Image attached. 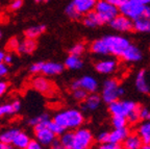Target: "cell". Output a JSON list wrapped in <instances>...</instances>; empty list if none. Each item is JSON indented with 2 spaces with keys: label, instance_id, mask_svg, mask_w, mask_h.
<instances>
[{
  "label": "cell",
  "instance_id": "32",
  "mask_svg": "<svg viewBox=\"0 0 150 149\" xmlns=\"http://www.w3.org/2000/svg\"><path fill=\"white\" fill-rule=\"evenodd\" d=\"M48 120H50L49 115L46 114V113H42V114L38 115V116L31 118L30 120L28 121V123H29V125H31V126H35V125H39V124L43 123V122L48 121Z\"/></svg>",
  "mask_w": 150,
  "mask_h": 149
},
{
  "label": "cell",
  "instance_id": "30",
  "mask_svg": "<svg viewBox=\"0 0 150 149\" xmlns=\"http://www.w3.org/2000/svg\"><path fill=\"white\" fill-rule=\"evenodd\" d=\"M16 114L15 107L13 103H3L0 104V118H2L4 116H9V115Z\"/></svg>",
  "mask_w": 150,
  "mask_h": 149
},
{
  "label": "cell",
  "instance_id": "23",
  "mask_svg": "<svg viewBox=\"0 0 150 149\" xmlns=\"http://www.w3.org/2000/svg\"><path fill=\"white\" fill-rule=\"evenodd\" d=\"M137 133L141 137L144 144L150 143V120H145L139 125Z\"/></svg>",
  "mask_w": 150,
  "mask_h": 149
},
{
  "label": "cell",
  "instance_id": "13",
  "mask_svg": "<svg viewBox=\"0 0 150 149\" xmlns=\"http://www.w3.org/2000/svg\"><path fill=\"white\" fill-rule=\"evenodd\" d=\"M142 51L137 46L131 44L125 49V51L121 55V58L126 63H138L142 60Z\"/></svg>",
  "mask_w": 150,
  "mask_h": 149
},
{
  "label": "cell",
  "instance_id": "42",
  "mask_svg": "<svg viewBox=\"0 0 150 149\" xmlns=\"http://www.w3.org/2000/svg\"><path fill=\"white\" fill-rule=\"evenodd\" d=\"M7 89H8V84H7V82L0 79V97H2V96L6 93Z\"/></svg>",
  "mask_w": 150,
  "mask_h": 149
},
{
  "label": "cell",
  "instance_id": "14",
  "mask_svg": "<svg viewBox=\"0 0 150 149\" xmlns=\"http://www.w3.org/2000/svg\"><path fill=\"white\" fill-rule=\"evenodd\" d=\"M102 98L96 93L89 94L86 100L81 103V110L82 112H94L96 111L101 104Z\"/></svg>",
  "mask_w": 150,
  "mask_h": 149
},
{
  "label": "cell",
  "instance_id": "46",
  "mask_svg": "<svg viewBox=\"0 0 150 149\" xmlns=\"http://www.w3.org/2000/svg\"><path fill=\"white\" fill-rule=\"evenodd\" d=\"M13 61H14V57L11 53H5V56H4V64H6L7 66L13 64Z\"/></svg>",
  "mask_w": 150,
  "mask_h": 149
},
{
  "label": "cell",
  "instance_id": "8",
  "mask_svg": "<svg viewBox=\"0 0 150 149\" xmlns=\"http://www.w3.org/2000/svg\"><path fill=\"white\" fill-rule=\"evenodd\" d=\"M98 82L96 80V78H94L93 76H90V75H84L81 78L76 79L71 84L70 89L71 91L73 90H76V89H82L86 92H88L89 94L92 93H96L97 90H98Z\"/></svg>",
  "mask_w": 150,
  "mask_h": 149
},
{
  "label": "cell",
  "instance_id": "28",
  "mask_svg": "<svg viewBox=\"0 0 150 149\" xmlns=\"http://www.w3.org/2000/svg\"><path fill=\"white\" fill-rule=\"evenodd\" d=\"M72 139H73V131H66L63 135L59 137V142L63 146H65L67 149L71 148L72 145Z\"/></svg>",
  "mask_w": 150,
  "mask_h": 149
},
{
  "label": "cell",
  "instance_id": "39",
  "mask_svg": "<svg viewBox=\"0 0 150 149\" xmlns=\"http://www.w3.org/2000/svg\"><path fill=\"white\" fill-rule=\"evenodd\" d=\"M43 63L44 62H37V63H33V65L29 68V71H30L33 74H39V73H42V67Z\"/></svg>",
  "mask_w": 150,
  "mask_h": 149
},
{
  "label": "cell",
  "instance_id": "27",
  "mask_svg": "<svg viewBox=\"0 0 150 149\" xmlns=\"http://www.w3.org/2000/svg\"><path fill=\"white\" fill-rule=\"evenodd\" d=\"M46 31V26L45 25H37V26H31V27L27 28L25 31V37L29 38V39H37L39 35L44 33Z\"/></svg>",
  "mask_w": 150,
  "mask_h": 149
},
{
  "label": "cell",
  "instance_id": "47",
  "mask_svg": "<svg viewBox=\"0 0 150 149\" xmlns=\"http://www.w3.org/2000/svg\"><path fill=\"white\" fill-rule=\"evenodd\" d=\"M50 149H67V148H66L65 146H63L59 141H55V142L50 146Z\"/></svg>",
  "mask_w": 150,
  "mask_h": 149
},
{
  "label": "cell",
  "instance_id": "45",
  "mask_svg": "<svg viewBox=\"0 0 150 149\" xmlns=\"http://www.w3.org/2000/svg\"><path fill=\"white\" fill-rule=\"evenodd\" d=\"M106 1H108V2H110V4L115 5V6H117V7H119V9H120L122 5L126 2L127 0H106Z\"/></svg>",
  "mask_w": 150,
  "mask_h": 149
},
{
  "label": "cell",
  "instance_id": "24",
  "mask_svg": "<svg viewBox=\"0 0 150 149\" xmlns=\"http://www.w3.org/2000/svg\"><path fill=\"white\" fill-rule=\"evenodd\" d=\"M19 131H20V129H18V128H8V129H5L2 133H0V142L12 145L14 140L16 139L17 135L19 133Z\"/></svg>",
  "mask_w": 150,
  "mask_h": 149
},
{
  "label": "cell",
  "instance_id": "53",
  "mask_svg": "<svg viewBox=\"0 0 150 149\" xmlns=\"http://www.w3.org/2000/svg\"><path fill=\"white\" fill-rule=\"evenodd\" d=\"M37 3H40V2H44V0H35Z\"/></svg>",
  "mask_w": 150,
  "mask_h": 149
},
{
  "label": "cell",
  "instance_id": "51",
  "mask_svg": "<svg viewBox=\"0 0 150 149\" xmlns=\"http://www.w3.org/2000/svg\"><path fill=\"white\" fill-rule=\"evenodd\" d=\"M138 1L143 5H150V0H138Z\"/></svg>",
  "mask_w": 150,
  "mask_h": 149
},
{
  "label": "cell",
  "instance_id": "38",
  "mask_svg": "<svg viewBox=\"0 0 150 149\" xmlns=\"http://www.w3.org/2000/svg\"><path fill=\"white\" fill-rule=\"evenodd\" d=\"M96 141L98 144L110 142V131H101L96 137Z\"/></svg>",
  "mask_w": 150,
  "mask_h": 149
},
{
  "label": "cell",
  "instance_id": "36",
  "mask_svg": "<svg viewBox=\"0 0 150 149\" xmlns=\"http://www.w3.org/2000/svg\"><path fill=\"white\" fill-rule=\"evenodd\" d=\"M19 46H20V41L17 39L16 37L14 38H11L8 40V42L6 44V48L11 51H15V50H18Z\"/></svg>",
  "mask_w": 150,
  "mask_h": 149
},
{
  "label": "cell",
  "instance_id": "40",
  "mask_svg": "<svg viewBox=\"0 0 150 149\" xmlns=\"http://www.w3.org/2000/svg\"><path fill=\"white\" fill-rule=\"evenodd\" d=\"M25 149H44V146L41 143L38 142L37 140H31Z\"/></svg>",
  "mask_w": 150,
  "mask_h": 149
},
{
  "label": "cell",
  "instance_id": "41",
  "mask_svg": "<svg viewBox=\"0 0 150 149\" xmlns=\"http://www.w3.org/2000/svg\"><path fill=\"white\" fill-rule=\"evenodd\" d=\"M22 5H23V0H14L9 5V9L11 11H17V9H21Z\"/></svg>",
  "mask_w": 150,
  "mask_h": 149
},
{
  "label": "cell",
  "instance_id": "22",
  "mask_svg": "<svg viewBox=\"0 0 150 149\" xmlns=\"http://www.w3.org/2000/svg\"><path fill=\"white\" fill-rule=\"evenodd\" d=\"M30 137L25 131H20L18 135H17L16 139L14 140V142H13L12 146L16 149H25L28 146V144L30 143Z\"/></svg>",
  "mask_w": 150,
  "mask_h": 149
},
{
  "label": "cell",
  "instance_id": "1",
  "mask_svg": "<svg viewBox=\"0 0 150 149\" xmlns=\"http://www.w3.org/2000/svg\"><path fill=\"white\" fill-rule=\"evenodd\" d=\"M141 106L131 100H120L108 104V111L112 116H122L127 118L128 123H137L141 120Z\"/></svg>",
  "mask_w": 150,
  "mask_h": 149
},
{
  "label": "cell",
  "instance_id": "25",
  "mask_svg": "<svg viewBox=\"0 0 150 149\" xmlns=\"http://www.w3.org/2000/svg\"><path fill=\"white\" fill-rule=\"evenodd\" d=\"M83 66V61H82L80 56L76 55H69L65 60V67L69 70H79Z\"/></svg>",
  "mask_w": 150,
  "mask_h": 149
},
{
  "label": "cell",
  "instance_id": "7",
  "mask_svg": "<svg viewBox=\"0 0 150 149\" xmlns=\"http://www.w3.org/2000/svg\"><path fill=\"white\" fill-rule=\"evenodd\" d=\"M145 5L140 3L138 0H127L124 4L119 9L122 15L126 16L130 20L134 21L143 16V11Z\"/></svg>",
  "mask_w": 150,
  "mask_h": 149
},
{
  "label": "cell",
  "instance_id": "2",
  "mask_svg": "<svg viewBox=\"0 0 150 149\" xmlns=\"http://www.w3.org/2000/svg\"><path fill=\"white\" fill-rule=\"evenodd\" d=\"M52 120L66 131H75L83 125L84 116L79 110L67 109L56 113Z\"/></svg>",
  "mask_w": 150,
  "mask_h": 149
},
{
  "label": "cell",
  "instance_id": "5",
  "mask_svg": "<svg viewBox=\"0 0 150 149\" xmlns=\"http://www.w3.org/2000/svg\"><path fill=\"white\" fill-rule=\"evenodd\" d=\"M94 136L88 128L79 127L73 131L72 145L70 149H91L94 145Z\"/></svg>",
  "mask_w": 150,
  "mask_h": 149
},
{
  "label": "cell",
  "instance_id": "44",
  "mask_svg": "<svg viewBox=\"0 0 150 149\" xmlns=\"http://www.w3.org/2000/svg\"><path fill=\"white\" fill-rule=\"evenodd\" d=\"M150 115V112L148 109H146V107H141L140 110V116H141V119H143V120H147L148 117H149Z\"/></svg>",
  "mask_w": 150,
  "mask_h": 149
},
{
  "label": "cell",
  "instance_id": "4",
  "mask_svg": "<svg viewBox=\"0 0 150 149\" xmlns=\"http://www.w3.org/2000/svg\"><path fill=\"white\" fill-rule=\"evenodd\" d=\"M101 39L105 45L108 54L119 56V57H121L125 49L130 45L129 40L124 37H121V35H106Z\"/></svg>",
  "mask_w": 150,
  "mask_h": 149
},
{
  "label": "cell",
  "instance_id": "18",
  "mask_svg": "<svg viewBox=\"0 0 150 149\" xmlns=\"http://www.w3.org/2000/svg\"><path fill=\"white\" fill-rule=\"evenodd\" d=\"M143 144V141L138 133H129L123 142V147L124 149H141Z\"/></svg>",
  "mask_w": 150,
  "mask_h": 149
},
{
  "label": "cell",
  "instance_id": "11",
  "mask_svg": "<svg viewBox=\"0 0 150 149\" xmlns=\"http://www.w3.org/2000/svg\"><path fill=\"white\" fill-rule=\"evenodd\" d=\"M33 87L38 92L44 94V95H52L54 93V86L51 82H49L45 77H35L33 80Z\"/></svg>",
  "mask_w": 150,
  "mask_h": 149
},
{
  "label": "cell",
  "instance_id": "34",
  "mask_svg": "<svg viewBox=\"0 0 150 149\" xmlns=\"http://www.w3.org/2000/svg\"><path fill=\"white\" fill-rule=\"evenodd\" d=\"M88 95H89V93L86 92L84 90H82V89H80V88L76 89V90H73L72 91L73 98H74L75 100L80 101V102H83V101L86 100V98L88 97Z\"/></svg>",
  "mask_w": 150,
  "mask_h": 149
},
{
  "label": "cell",
  "instance_id": "52",
  "mask_svg": "<svg viewBox=\"0 0 150 149\" xmlns=\"http://www.w3.org/2000/svg\"><path fill=\"white\" fill-rule=\"evenodd\" d=\"M141 149H150V143H147V144H143V146L141 147Z\"/></svg>",
  "mask_w": 150,
  "mask_h": 149
},
{
  "label": "cell",
  "instance_id": "10",
  "mask_svg": "<svg viewBox=\"0 0 150 149\" xmlns=\"http://www.w3.org/2000/svg\"><path fill=\"white\" fill-rule=\"evenodd\" d=\"M35 140L39 143H41L43 146H51L56 141V137H57L56 135H54L53 131L49 127H45L42 129H39V131H35Z\"/></svg>",
  "mask_w": 150,
  "mask_h": 149
},
{
  "label": "cell",
  "instance_id": "15",
  "mask_svg": "<svg viewBox=\"0 0 150 149\" xmlns=\"http://www.w3.org/2000/svg\"><path fill=\"white\" fill-rule=\"evenodd\" d=\"M65 69V66L61 63L56 62H45L43 63L42 73L46 76H53V75H59Z\"/></svg>",
  "mask_w": 150,
  "mask_h": 149
},
{
  "label": "cell",
  "instance_id": "19",
  "mask_svg": "<svg viewBox=\"0 0 150 149\" xmlns=\"http://www.w3.org/2000/svg\"><path fill=\"white\" fill-rule=\"evenodd\" d=\"M128 135L129 131L127 127L114 128L112 131H110V142L115 143V144H123Z\"/></svg>",
  "mask_w": 150,
  "mask_h": 149
},
{
  "label": "cell",
  "instance_id": "17",
  "mask_svg": "<svg viewBox=\"0 0 150 149\" xmlns=\"http://www.w3.org/2000/svg\"><path fill=\"white\" fill-rule=\"evenodd\" d=\"M136 88L139 92L143 94L150 93V86L147 82V75L145 70H140L136 75Z\"/></svg>",
  "mask_w": 150,
  "mask_h": 149
},
{
  "label": "cell",
  "instance_id": "31",
  "mask_svg": "<svg viewBox=\"0 0 150 149\" xmlns=\"http://www.w3.org/2000/svg\"><path fill=\"white\" fill-rule=\"evenodd\" d=\"M65 12H66V15H67L70 19H72V20H78V19L81 17V14L76 9V7L73 5L72 2L66 7Z\"/></svg>",
  "mask_w": 150,
  "mask_h": 149
},
{
  "label": "cell",
  "instance_id": "55",
  "mask_svg": "<svg viewBox=\"0 0 150 149\" xmlns=\"http://www.w3.org/2000/svg\"><path fill=\"white\" fill-rule=\"evenodd\" d=\"M48 1H49V0H44V2H48Z\"/></svg>",
  "mask_w": 150,
  "mask_h": 149
},
{
  "label": "cell",
  "instance_id": "26",
  "mask_svg": "<svg viewBox=\"0 0 150 149\" xmlns=\"http://www.w3.org/2000/svg\"><path fill=\"white\" fill-rule=\"evenodd\" d=\"M134 29L139 33H150V19L141 17L134 20Z\"/></svg>",
  "mask_w": 150,
  "mask_h": 149
},
{
  "label": "cell",
  "instance_id": "49",
  "mask_svg": "<svg viewBox=\"0 0 150 149\" xmlns=\"http://www.w3.org/2000/svg\"><path fill=\"white\" fill-rule=\"evenodd\" d=\"M0 149H15L12 145L9 144H5V143L0 142Z\"/></svg>",
  "mask_w": 150,
  "mask_h": 149
},
{
  "label": "cell",
  "instance_id": "35",
  "mask_svg": "<svg viewBox=\"0 0 150 149\" xmlns=\"http://www.w3.org/2000/svg\"><path fill=\"white\" fill-rule=\"evenodd\" d=\"M48 127L51 129L52 131H53V133L54 135H56L57 137H61L62 135H63L64 133L66 131V129H64L62 126H59L57 123H55V122L53 121V120H51L50 121V123H49V126Z\"/></svg>",
  "mask_w": 150,
  "mask_h": 149
},
{
  "label": "cell",
  "instance_id": "12",
  "mask_svg": "<svg viewBox=\"0 0 150 149\" xmlns=\"http://www.w3.org/2000/svg\"><path fill=\"white\" fill-rule=\"evenodd\" d=\"M118 69V63L117 61L112 58H108V60H101L95 64V70L100 74L110 75L116 72Z\"/></svg>",
  "mask_w": 150,
  "mask_h": 149
},
{
  "label": "cell",
  "instance_id": "6",
  "mask_svg": "<svg viewBox=\"0 0 150 149\" xmlns=\"http://www.w3.org/2000/svg\"><path fill=\"white\" fill-rule=\"evenodd\" d=\"M95 11L100 16L103 23H110L112 19L119 15V7L110 4L106 0H98L95 6Z\"/></svg>",
  "mask_w": 150,
  "mask_h": 149
},
{
  "label": "cell",
  "instance_id": "16",
  "mask_svg": "<svg viewBox=\"0 0 150 149\" xmlns=\"http://www.w3.org/2000/svg\"><path fill=\"white\" fill-rule=\"evenodd\" d=\"M98 0H73L72 3L81 15H87L88 13L95 9Z\"/></svg>",
  "mask_w": 150,
  "mask_h": 149
},
{
  "label": "cell",
  "instance_id": "33",
  "mask_svg": "<svg viewBox=\"0 0 150 149\" xmlns=\"http://www.w3.org/2000/svg\"><path fill=\"white\" fill-rule=\"evenodd\" d=\"M86 51V45L83 43H77V44L73 45L72 47L69 50V53L71 55H76V56H80L84 53Z\"/></svg>",
  "mask_w": 150,
  "mask_h": 149
},
{
  "label": "cell",
  "instance_id": "9",
  "mask_svg": "<svg viewBox=\"0 0 150 149\" xmlns=\"http://www.w3.org/2000/svg\"><path fill=\"white\" fill-rule=\"evenodd\" d=\"M112 28L120 33H128L134 29V22L124 15H118L110 22Z\"/></svg>",
  "mask_w": 150,
  "mask_h": 149
},
{
  "label": "cell",
  "instance_id": "29",
  "mask_svg": "<svg viewBox=\"0 0 150 149\" xmlns=\"http://www.w3.org/2000/svg\"><path fill=\"white\" fill-rule=\"evenodd\" d=\"M128 120L125 117L122 116H112V124L114 128H123L127 127Z\"/></svg>",
  "mask_w": 150,
  "mask_h": 149
},
{
  "label": "cell",
  "instance_id": "43",
  "mask_svg": "<svg viewBox=\"0 0 150 149\" xmlns=\"http://www.w3.org/2000/svg\"><path fill=\"white\" fill-rule=\"evenodd\" d=\"M7 72H8V67H7L6 64H0V79L4 77L7 74Z\"/></svg>",
  "mask_w": 150,
  "mask_h": 149
},
{
  "label": "cell",
  "instance_id": "50",
  "mask_svg": "<svg viewBox=\"0 0 150 149\" xmlns=\"http://www.w3.org/2000/svg\"><path fill=\"white\" fill-rule=\"evenodd\" d=\"M4 56H5V53L3 51H0V64L4 63Z\"/></svg>",
  "mask_w": 150,
  "mask_h": 149
},
{
  "label": "cell",
  "instance_id": "54",
  "mask_svg": "<svg viewBox=\"0 0 150 149\" xmlns=\"http://www.w3.org/2000/svg\"><path fill=\"white\" fill-rule=\"evenodd\" d=\"M1 37H2V33H1V31H0V39H1Z\"/></svg>",
  "mask_w": 150,
  "mask_h": 149
},
{
  "label": "cell",
  "instance_id": "56",
  "mask_svg": "<svg viewBox=\"0 0 150 149\" xmlns=\"http://www.w3.org/2000/svg\"><path fill=\"white\" fill-rule=\"evenodd\" d=\"M147 120H150V115H149V117H148V119H147Z\"/></svg>",
  "mask_w": 150,
  "mask_h": 149
},
{
  "label": "cell",
  "instance_id": "37",
  "mask_svg": "<svg viewBox=\"0 0 150 149\" xmlns=\"http://www.w3.org/2000/svg\"><path fill=\"white\" fill-rule=\"evenodd\" d=\"M95 149H122L121 144H115V143L108 142V143H101L98 144Z\"/></svg>",
  "mask_w": 150,
  "mask_h": 149
},
{
  "label": "cell",
  "instance_id": "48",
  "mask_svg": "<svg viewBox=\"0 0 150 149\" xmlns=\"http://www.w3.org/2000/svg\"><path fill=\"white\" fill-rule=\"evenodd\" d=\"M144 18H147L150 19V5H145L144 7V11H143V16Z\"/></svg>",
  "mask_w": 150,
  "mask_h": 149
},
{
  "label": "cell",
  "instance_id": "3",
  "mask_svg": "<svg viewBox=\"0 0 150 149\" xmlns=\"http://www.w3.org/2000/svg\"><path fill=\"white\" fill-rule=\"evenodd\" d=\"M123 94H124V89L120 86L119 82L116 78H110L106 79L103 84L100 96L103 102L110 104L120 99Z\"/></svg>",
  "mask_w": 150,
  "mask_h": 149
},
{
  "label": "cell",
  "instance_id": "21",
  "mask_svg": "<svg viewBox=\"0 0 150 149\" xmlns=\"http://www.w3.org/2000/svg\"><path fill=\"white\" fill-rule=\"evenodd\" d=\"M37 48V41L35 39H29L26 38L24 41L20 42V46H19L17 51L21 54H30Z\"/></svg>",
  "mask_w": 150,
  "mask_h": 149
},
{
  "label": "cell",
  "instance_id": "20",
  "mask_svg": "<svg viewBox=\"0 0 150 149\" xmlns=\"http://www.w3.org/2000/svg\"><path fill=\"white\" fill-rule=\"evenodd\" d=\"M82 22H83V24L87 26V27H91V28L98 27V26H101L104 24L102 20H101L100 16L97 14L95 9L92 11V12L88 13V14L84 16Z\"/></svg>",
  "mask_w": 150,
  "mask_h": 149
}]
</instances>
